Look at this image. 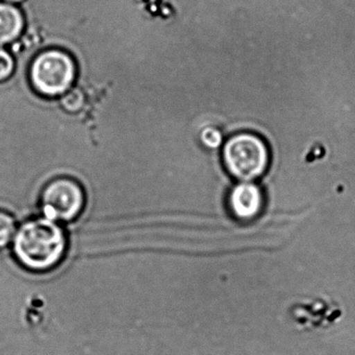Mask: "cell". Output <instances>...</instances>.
<instances>
[{
    "label": "cell",
    "instance_id": "8fae6325",
    "mask_svg": "<svg viewBox=\"0 0 355 355\" xmlns=\"http://www.w3.org/2000/svg\"><path fill=\"white\" fill-rule=\"evenodd\" d=\"M5 1H7L8 3H21L24 0H5Z\"/></svg>",
    "mask_w": 355,
    "mask_h": 355
},
{
    "label": "cell",
    "instance_id": "ba28073f",
    "mask_svg": "<svg viewBox=\"0 0 355 355\" xmlns=\"http://www.w3.org/2000/svg\"><path fill=\"white\" fill-rule=\"evenodd\" d=\"M86 96L80 89H70L62 95L61 105L68 113H78L84 107Z\"/></svg>",
    "mask_w": 355,
    "mask_h": 355
},
{
    "label": "cell",
    "instance_id": "52a82bcc",
    "mask_svg": "<svg viewBox=\"0 0 355 355\" xmlns=\"http://www.w3.org/2000/svg\"><path fill=\"white\" fill-rule=\"evenodd\" d=\"M17 230L15 218L8 211L0 209V249L6 248L13 241Z\"/></svg>",
    "mask_w": 355,
    "mask_h": 355
},
{
    "label": "cell",
    "instance_id": "7a4b0ae2",
    "mask_svg": "<svg viewBox=\"0 0 355 355\" xmlns=\"http://www.w3.org/2000/svg\"><path fill=\"white\" fill-rule=\"evenodd\" d=\"M222 161L232 178L240 182H253L267 171L269 147L255 132H238L222 145Z\"/></svg>",
    "mask_w": 355,
    "mask_h": 355
},
{
    "label": "cell",
    "instance_id": "3957f363",
    "mask_svg": "<svg viewBox=\"0 0 355 355\" xmlns=\"http://www.w3.org/2000/svg\"><path fill=\"white\" fill-rule=\"evenodd\" d=\"M76 76L73 59L61 49H49L33 61L30 78L33 87L43 96L57 97L71 89Z\"/></svg>",
    "mask_w": 355,
    "mask_h": 355
},
{
    "label": "cell",
    "instance_id": "5b68a950",
    "mask_svg": "<svg viewBox=\"0 0 355 355\" xmlns=\"http://www.w3.org/2000/svg\"><path fill=\"white\" fill-rule=\"evenodd\" d=\"M228 205L234 217L241 220L253 219L263 209V192L254 182H240L230 191Z\"/></svg>",
    "mask_w": 355,
    "mask_h": 355
},
{
    "label": "cell",
    "instance_id": "277c9868",
    "mask_svg": "<svg viewBox=\"0 0 355 355\" xmlns=\"http://www.w3.org/2000/svg\"><path fill=\"white\" fill-rule=\"evenodd\" d=\"M86 203L84 187L70 176L53 178L41 190L40 207L43 216L58 223H69L78 219L84 211Z\"/></svg>",
    "mask_w": 355,
    "mask_h": 355
},
{
    "label": "cell",
    "instance_id": "9c48e42d",
    "mask_svg": "<svg viewBox=\"0 0 355 355\" xmlns=\"http://www.w3.org/2000/svg\"><path fill=\"white\" fill-rule=\"evenodd\" d=\"M201 144L209 150L221 148L224 143L223 134L215 126H205L199 135Z\"/></svg>",
    "mask_w": 355,
    "mask_h": 355
},
{
    "label": "cell",
    "instance_id": "8992f818",
    "mask_svg": "<svg viewBox=\"0 0 355 355\" xmlns=\"http://www.w3.org/2000/svg\"><path fill=\"white\" fill-rule=\"evenodd\" d=\"M24 17L12 3H0V45L9 44L21 36Z\"/></svg>",
    "mask_w": 355,
    "mask_h": 355
},
{
    "label": "cell",
    "instance_id": "6da1fadb",
    "mask_svg": "<svg viewBox=\"0 0 355 355\" xmlns=\"http://www.w3.org/2000/svg\"><path fill=\"white\" fill-rule=\"evenodd\" d=\"M68 245L61 223L44 216L24 222L12 241L16 261L33 273H47L59 267L67 254Z\"/></svg>",
    "mask_w": 355,
    "mask_h": 355
},
{
    "label": "cell",
    "instance_id": "30bf717a",
    "mask_svg": "<svg viewBox=\"0 0 355 355\" xmlns=\"http://www.w3.org/2000/svg\"><path fill=\"white\" fill-rule=\"evenodd\" d=\"M15 69V61L10 51L3 45H0V83L5 82L11 78Z\"/></svg>",
    "mask_w": 355,
    "mask_h": 355
}]
</instances>
